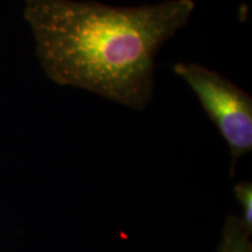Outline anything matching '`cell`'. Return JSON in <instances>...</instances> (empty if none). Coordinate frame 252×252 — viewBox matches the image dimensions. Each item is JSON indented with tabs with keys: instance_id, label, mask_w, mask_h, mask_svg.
I'll use <instances>...</instances> for the list:
<instances>
[{
	"instance_id": "cell-1",
	"label": "cell",
	"mask_w": 252,
	"mask_h": 252,
	"mask_svg": "<svg viewBox=\"0 0 252 252\" xmlns=\"http://www.w3.org/2000/svg\"><path fill=\"white\" fill-rule=\"evenodd\" d=\"M194 9L193 0L137 7L27 0L24 17L50 80L141 111L152 99L158 52Z\"/></svg>"
},
{
	"instance_id": "cell-2",
	"label": "cell",
	"mask_w": 252,
	"mask_h": 252,
	"mask_svg": "<svg viewBox=\"0 0 252 252\" xmlns=\"http://www.w3.org/2000/svg\"><path fill=\"white\" fill-rule=\"evenodd\" d=\"M173 70L194 91L231 153L232 166L252 150V98L228 78L197 63H176Z\"/></svg>"
},
{
	"instance_id": "cell-3",
	"label": "cell",
	"mask_w": 252,
	"mask_h": 252,
	"mask_svg": "<svg viewBox=\"0 0 252 252\" xmlns=\"http://www.w3.org/2000/svg\"><path fill=\"white\" fill-rule=\"evenodd\" d=\"M250 236L241 219L229 216L223 229L219 252H252Z\"/></svg>"
},
{
	"instance_id": "cell-4",
	"label": "cell",
	"mask_w": 252,
	"mask_h": 252,
	"mask_svg": "<svg viewBox=\"0 0 252 252\" xmlns=\"http://www.w3.org/2000/svg\"><path fill=\"white\" fill-rule=\"evenodd\" d=\"M236 198L242 204L243 216H242V224L247 230L249 235L252 232V185L248 181L239 182L234 188Z\"/></svg>"
}]
</instances>
